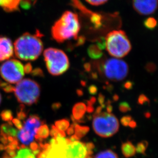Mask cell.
Instances as JSON below:
<instances>
[{
	"instance_id": "8",
	"label": "cell",
	"mask_w": 158,
	"mask_h": 158,
	"mask_svg": "<svg viewBox=\"0 0 158 158\" xmlns=\"http://www.w3.org/2000/svg\"><path fill=\"white\" fill-rule=\"evenodd\" d=\"M71 142L70 139L59 136L52 138L38 158H72L69 148Z\"/></svg>"
},
{
	"instance_id": "28",
	"label": "cell",
	"mask_w": 158,
	"mask_h": 158,
	"mask_svg": "<svg viewBox=\"0 0 158 158\" xmlns=\"http://www.w3.org/2000/svg\"><path fill=\"white\" fill-rule=\"evenodd\" d=\"M12 123L14 125H15V127L18 128V130H20L22 128V123L19 119H18V118H14L12 120Z\"/></svg>"
},
{
	"instance_id": "5",
	"label": "cell",
	"mask_w": 158,
	"mask_h": 158,
	"mask_svg": "<svg viewBox=\"0 0 158 158\" xmlns=\"http://www.w3.org/2000/svg\"><path fill=\"white\" fill-rule=\"evenodd\" d=\"M43 56L48 71L52 75H61L69 68L68 57L61 50L47 48L44 51Z\"/></svg>"
},
{
	"instance_id": "14",
	"label": "cell",
	"mask_w": 158,
	"mask_h": 158,
	"mask_svg": "<svg viewBox=\"0 0 158 158\" xmlns=\"http://www.w3.org/2000/svg\"><path fill=\"white\" fill-rule=\"evenodd\" d=\"M87 106L85 103L79 102L76 104L72 109V117L76 120V123L81 122L80 120L83 118L85 112H86Z\"/></svg>"
},
{
	"instance_id": "20",
	"label": "cell",
	"mask_w": 158,
	"mask_h": 158,
	"mask_svg": "<svg viewBox=\"0 0 158 158\" xmlns=\"http://www.w3.org/2000/svg\"><path fill=\"white\" fill-rule=\"evenodd\" d=\"M95 158H119V157L111 149H108L98 153Z\"/></svg>"
},
{
	"instance_id": "7",
	"label": "cell",
	"mask_w": 158,
	"mask_h": 158,
	"mask_svg": "<svg viewBox=\"0 0 158 158\" xmlns=\"http://www.w3.org/2000/svg\"><path fill=\"white\" fill-rule=\"evenodd\" d=\"M119 127L118 119L112 113L101 112L94 115L93 129L101 137H111L118 132Z\"/></svg>"
},
{
	"instance_id": "21",
	"label": "cell",
	"mask_w": 158,
	"mask_h": 158,
	"mask_svg": "<svg viewBox=\"0 0 158 158\" xmlns=\"http://www.w3.org/2000/svg\"><path fill=\"white\" fill-rule=\"evenodd\" d=\"M70 125L69 121L68 120L64 119L59 120L55 122V127L58 130L62 131H67Z\"/></svg>"
},
{
	"instance_id": "11",
	"label": "cell",
	"mask_w": 158,
	"mask_h": 158,
	"mask_svg": "<svg viewBox=\"0 0 158 158\" xmlns=\"http://www.w3.org/2000/svg\"><path fill=\"white\" fill-rule=\"evenodd\" d=\"M133 6L141 15H150L158 8V0H133Z\"/></svg>"
},
{
	"instance_id": "22",
	"label": "cell",
	"mask_w": 158,
	"mask_h": 158,
	"mask_svg": "<svg viewBox=\"0 0 158 158\" xmlns=\"http://www.w3.org/2000/svg\"><path fill=\"white\" fill-rule=\"evenodd\" d=\"M121 123L125 127H134L136 126V123L135 121L133 120L131 117L129 116H126L122 117L121 120Z\"/></svg>"
},
{
	"instance_id": "18",
	"label": "cell",
	"mask_w": 158,
	"mask_h": 158,
	"mask_svg": "<svg viewBox=\"0 0 158 158\" xmlns=\"http://www.w3.org/2000/svg\"><path fill=\"white\" fill-rule=\"evenodd\" d=\"M0 133H3L7 136L15 137L18 131L12 126L9 125L8 123H4L2 124L0 127Z\"/></svg>"
},
{
	"instance_id": "33",
	"label": "cell",
	"mask_w": 158,
	"mask_h": 158,
	"mask_svg": "<svg viewBox=\"0 0 158 158\" xmlns=\"http://www.w3.org/2000/svg\"><path fill=\"white\" fill-rule=\"evenodd\" d=\"M6 151L8 155L11 158H13L15 157V156H16V152H15V151L7 149V150H6Z\"/></svg>"
},
{
	"instance_id": "16",
	"label": "cell",
	"mask_w": 158,
	"mask_h": 158,
	"mask_svg": "<svg viewBox=\"0 0 158 158\" xmlns=\"http://www.w3.org/2000/svg\"><path fill=\"white\" fill-rule=\"evenodd\" d=\"M102 49L97 44L91 45L88 48V55L93 59H99L103 55Z\"/></svg>"
},
{
	"instance_id": "27",
	"label": "cell",
	"mask_w": 158,
	"mask_h": 158,
	"mask_svg": "<svg viewBox=\"0 0 158 158\" xmlns=\"http://www.w3.org/2000/svg\"><path fill=\"white\" fill-rule=\"evenodd\" d=\"M119 109L120 111L122 112H126L130 110V106L128 105V103L126 102L121 103L119 106Z\"/></svg>"
},
{
	"instance_id": "17",
	"label": "cell",
	"mask_w": 158,
	"mask_h": 158,
	"mask_svg": "<svg viewBox=\"0 0 158 158\" xmlns=\"http://www.w3.org/2000/svg\"><path fill=\"white\" fill-rule=\"evenodd\" d=\"M49 131L47 125L46 124L41 125L37 130L35 136L36 139L41 142L43 139H46L49 136Z\"/></svg>"
},
{
	"instance_id": "30",
	"label": "cell",
	"mask_w": 158,
	"mask_h": 158,
	"mask_svg": "<svg viewBox=\"0 0 158 158\" xmlns=\"http://www.w3.org/2000/svg\"><path fill=\"white\" fill-rule=\"evenodd\" d=\"M75 123H73L67 130V134L69 136H72L75 134Z\"/></svg>"
},
{
	"instance_id": "15",
	"label": "cell",
	"mask_w": 158,
	"mask_h": 158,
	"mask_svg": "<svg viewBox=\"0 0 158 158\" xmlns=\"http://www.w3.org/2000/svg\"><path fill=\"white\" fill-rule=\"evenodd\" d=\"M121 151L123 155L126 158L134 157L137 152L136 146L129 141L122 143L121 145Z\"/></svg>"
},
{
	"instance_id": "1",
	"label": "cell",
	"mask_w": 158,
	"mask_h": 158,
	"mask_svg": "<svg viewBox=\"0 0 158 158\" xmlns=\"http://www.w3.org/2000/svg\"><path fill=\"white\" fill-rule=\"evenodd\" d=\"M42 35L38 31L35 34L25 32L16 39L14 43V52L16 57L25 61H33L43 50Z\"/></svg>"
},
{
	"instance_id": "32",
	"label": "cell",
	"mask_w": 158,
	"mask_h": 158,
	"mask_svg": "<svg viewBox=\"0 0 158 158\" xmlns=\"http://www.w3.org/2000/svg\"><path fill=\"white\" fill-rule=\"evenodd\" d=\"M88 91H89L90 94L94 95V94H95L97 93V88H96L95 86L92 85V86H90V87L89 88V89H88Z\"/></svg>"
},
{
	"instance_id": "37",
	"label": "cell",
	"mask_w": 158,
	"mask_h": 158,
	"mask_svg": "<svg viewBox=\"0 0 158 158\" xmlns=\"http://www.w3.org/2000/svg\"><path fill=\"white\" fill-rule=\"evenodd\" d=\"M5 146L4 145L0 143V152L5 151Z\"/></svg>"
},
{
	"instance_id": "26",
	"label": "cell",
	"mask_w": 158,
	"mask_h": 158,
	"mask_svg": "<svg viewBox=\"0 0 158 158\" xmlns=\"http://www.w3.org/2000/svg\"><path fill=\"white\" fill-rule=\"evenodd\" d=\"M87 3L94 6H100L104 4L109 0H85Z\"/></svg>"
},
{
	"instance_id": "3",
	"label": "cell",
	"mask_w": 158,
	"mask_h": 158,
	"mask_svg": "<svg viewBox=\"0 0 158 158\" xmlns=\"http://www.w3.org/2000/svg\"><path fill=\"white\" fill-rule=\"evenodd\" d=\"M99 74L105 79L113 82L124 80L128 75V64L119 58H106L93 64Z\"/></svg>"
},
{
	"instance_id": "6",
	"label": "cell",
	"mask_w": 158,
	"mask_h": 158,
	"mask_svg": "<svg viewBox=\"0 0 158 158\" xmlns=\"http://www.w3.org/2000/svg\"><path fill=\"white\" fill-rule=\"evenodd\" d=\"M14 92L18 102L31 106L37 103L39 100L41 88L36 81L26 78L17 83Z\"/></svg>"
},
{
	"instance_id": "13",
	"label": "cell",
	"mask_w": 158,
	"mask_h": 158,
	"mask_svg": "<svg viewBox=\"0 0 158 158\" xmlns=\"http://www.w3.org/2000/svg\"><path fill=\"white\" fill-rule=\"evenodd\" d=\"M23 0H0V7L7 12L19 10Z\"/></svg>"
},
{
	"instance_id": "2",
	"label": "cell",
	"mask_w": 158,
	"mask_h": 158,
	"mask_svg": "<svg viewBox=\"0 0 158 158\" xmlns=\"http://www.w3.org/2000/svg\"><path fill=\"white\" fill-rule=\"evenodd\" d=\"M80 29L78 15L66 11L54 23L51 29V35L54 40L62 43L71 39H78Z\"/></svg>"
},
{
	"instance_id": "4",
	"label": "cell",
	"mask_w": 158,
	"mask_h": 158,
	"mask_svg": "<svg viewBox=\"0 0 158 158\" xmlns=\"http://www.w3.org/2000/svg\"><path fill=\"white\" fill-rule=\"evenodd\" d=\"M105 49L109 55L116 58H122L129 53L131 45L126 34L122 30H113L105 38Z\"/></svg>"
},
{
	"instance_id": "9",
	"label": "cell",
	"mask_w": 158,
	"mask_h": 158,
	"mask_svg": "<svg viewBox=\"0 0 158 158\" xmlns=\"http://www.w3.org/2000/svg\"><path fill=\"white\" fill-rule=\"evenodd\" d=\"M25 73V66L15 59L6 60L0 67V75L5 81L10 84L20 82Z\"/></svg>"
},
{
	"instance_id": "12",
	"label": "cell",
	"mask_w": 158,
	"mask_h": 158,
	"mask_svg": "<svg viewBox=\"0 0 158 158\" xmlns=\"http://www.w3.org/2000/svg\"><path fill=\"white\" fill-rule=\"evenodd\" d=\"M14 53V45L11 39L6 36H0V61L7 60Z\"/></svg>"
},
{
	"instance_id": "34",
	"label": "cell",
	"mask_w": 158,
	"mask_h": 158,
	"mask_svg": "<svg viewBox=\"0 0 158 158\" xmlns=\"http://www.w3.org/2000/svg\"><path fill=\"white\" fill-rule=\"evenodd\" d=\"M61 107V104L59 102L54 103L52 105V109L54 110H58Z\"/></svg>"
},
{
	"instance_id": "10",
	"label": "cell",
	"mask_w": 158,
	"mask_h": 158,
	"mask_svg": "<svg viewBox=\"0 0 158 158\" xmlns=\"http://www.w3.org/2000/svg\"><path fill=\"white\" fill-rule=\"evenodd\" d=\"M41 125L40 119L37 115H33L26 120L23 127L17 133V137L24 145H29L34 140L37 130Z\"/></svg>"
},
{
	"instance_id": "23",
	"label": "cell",
	"mask_w": 158,
	"mask_h": 158,
	"mask_svg": "<svg viewBox=\"0 0 158 158\" xmlns=\"http://www.w3.org/2000/svg\"><path fill=\"white\" fill-rule=\"evenodd\" d=\"M2 119L3 121H11L13 119V115L12 112L10 110H4L1 112L0 114Z\"/></svg>"
},
{
	"instance_id": "31",
	"label": "cell",
	"mask_w": 158,
	"mask_h": 158,
	"mask_svg": "<svg viewBox=\"0 0 158 158\" xmlns=\"http://www.w3.org/2000/svg\"><path fill=\"white\" fill-rule=\"evenodd\" d=\"M26 117V114L23 111H19L17 113V118L18 119L24 120Z\"/></svg>"
},
{
	"instance_id": "38",
	"label": "cell",
	"mask_w": 158,
	"mask_h": 158,
	"mask_svg": "<svg viewBox=\"0 0 158 158\" xmlns=\"http://www.w3.org/2000/svg\"><path fill=\"white\" fill-rule=\"evenodd\" d=\"M1 102H2V96L1 94V93H0V104L1 103Z\"/></svg>"
},
{
	"instance_id": "25",
	"label": "cell",
	"mask_w": 158,
	"mask_h": 158,
	"mask_svg": "<svg viewBox=\"0 0 158 158\" xmlns=\"http://www.w3.org/2000/svg\"><path fill=\"white\" fill-rule=\"evenodd\" d=\"M148 142L145 141L139 142L136 146V152L139 154H144L147 148Z\"/></svg>"
},
{
	"instance_id": "19",
	"label": "cell",
	"mask_w": 158,
	"mask_h": 158,
	"mask_svg": "<svg viewBox=\"0 0 158 158\" xmlns=\"http://www.w3.org/2000/svg\"><path fill=\"white\" fill-rule=\"evenodd\" d=\"M90 128L88 127H82L78 124L75 123V135H76L79 139L83 137L88 133Z\"/></svg>"
},
{
	"instance_id": "29",
	"label": "cell",
	"mask_w": 158,
	"mask_h": 158,
	"mask_svg": "<svg viewBox=\"0 0 158 158\" xmlns=\"http://www.w3.org/2000/svg\"><path fill=\"white\" fill-rule=\"evenodd\" d=\"M8 136L3 133H0V142L3 143V144L7 145L8 143L7 140Z\"/></svg>"
},
{
	"instance_id": "35",
	"label": "cell",
	"mask_w": 158,
	"mask_h": 158,
	"mask_svg": "<svg viewBox=\"0 0 158 158\" xmlns=\"http://www.w3.org/2000/svg\"><path fill=\"white\" fill-rule=\"evenodd\" d=\"M94 108L93 106H87L86 111L88 112V113H91L92 112H94Z\"/></svg>"
},
{
	"instance_id": "24",
	"label": "cell",
	"mask_w": 158,
	"mask_h": 158,
	"mask_svg": "<svg viewBox=\"0 0 158 158\" xmlns=\"http://www.w3.org/2000/svg\"><path fill=\"white\" fill-rule=\"evenodd\" d=\"M144 25L145 27L146 28L149 29H152L155 28L157 26V20L153 18H147V19L144 21Z\"/></svg>"
},
{
	"instance_id": "36",
	"label": "cell",
	"mask_w": 158,
	"mask_h": 158,
	"mask_svg": "<svg viewBox=\"0 0 158 158\" xmlns=\"http://www.w3.org/2000/svg\"><path fill=\"white\" fill-rule=\"evenodd\" d=\"M2 158H11L8 155L7 152H5L4 154H3Z\"/></svg>"
}]
</instances>
